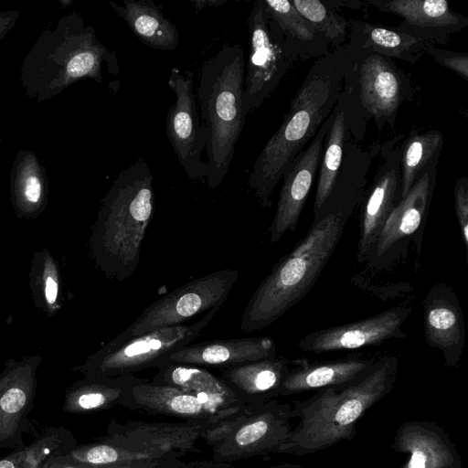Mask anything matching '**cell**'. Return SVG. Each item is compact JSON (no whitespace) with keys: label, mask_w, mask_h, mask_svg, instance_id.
<instances>
[{"label":"cell","mask_w":468,"mask_h":468,"mask_svg":"<svg viewBox=\"0 0 468 468\" xmlns=\"http://www.w3.org/2000/svg\"><path fill=\"white\" fill-rule=\"evenodd\" d=\"M0 468H16L13 462L8 460L0 461Z\"/></svg>","instance_id":"cell-43"},{"label":"cell","mask_w":468,"mask_h":468,"mask_svg":"<svg viewBox=\"0 0 468 468\" xmlns=\"http://www.w3.org/2000/svg\"><path fill=\"white\" fill-rule=\"evenodd\" d=\"M168 86L176 96L165 115V131L174 153L191 180L207 176V163L202 153L207 144V130L199 122L194 78L191 70L171 69Z\"/></svg>","instance_id":"cell-11"},{"label":"cell","mask_w":468,"mask_h":468,"mask_svg":"<svg viewBox=\"0 0 468 468\" xmlns=\"http://www.w3.org/2000/svg\"><path fill=\"white\" fill-rule=\"evenodd\" d=\"M376 361L375 358H345L303 363L291 369L278 388L275 398L352 384L366 376Z\"/></svg>","instance_id":"cell-24"},{"label":"cell","mask_w":468,"mask_h":468,"mask_svg":"<svg viewBox=\"0 0 468 468\" xmlns=\"http://www.w3.org/2000/svg\"><path fill=\"white\" fill-rule=\"evenodd\" d=\"M154 205L153 175L139 159L112 182L91 228L90 254L107 277L123 282L136 271Z\"/></svg>","instance_id":"cell-2"},{"label":"cell","mask_w":468,"mask_h":468,"mask_svg":"<svg viewBox=\"0 0 468 468\" xmlns=\"http://www.w3.org/2000/svg\"><path fill=\"white\" fill-rule=\"evenodd\" d=\"M72 457L76 463L96 465L167 461L150 452L132 451L104 441L83 446L74 452Z\"/></svg>","instance_id":"cell-35"},{"label":"cell","mask_w":468,"mask_h":468,"mask_svg":"<svg viewBox=\"0 0 468 468\" xmlns=\"http://www.w3.org/2000/svg\"><path fill=\"white\" fill-rule=\"evenodd\" d=\"M135 37L144 45L158 50L175 49L180 42L179 32L152 0H123L122 5L110 2Z\"/></svg>","instance_id":"cell-29"},{"label":"cell","mask_w":468,"mask_h":468,"mask_svg":"<svg viewBox=\"0 0 468 468\" xmlns=\"http://www.w3.org/2000/svg\"><path fill=\"white\" fill-rule=\"evenodd\" d=\"M215 420H184L157 422L112 420L107 436L101 441L137 452L155 454L165 460L180 459L189 452H197V441Z\"/></svg>","instance_id":"cell-12"},{"label":"cell","mask_w":468,"mask_h":468,"mask_svg":"<svg viewBox=\"0 0 468 468\" xmlns=\"http://www.w3.org/2000/svg\"><path fill=\"white\" fill-rule=\"evenodd\" d=\"M427 55L432 57L441 66L455 72L463 80L468 81V53L431 46L427 49Z\"/></svg>","instance_id":"cell-37"},{"label":"cell","mask_w":468,"mask_h":468,"mask_svg":"<svg viewBox=\"0 0 468 468\" xmlns=\"http://www.w3.org/2000/svg\"><path fill=\"white\" fill-rule=\"evenodd\" d=\"M392 448L409 458L401 468H461V456L448 434L434 422L402 423Z\"/></svg>","instance_id":"cell-21"},{"label":"cell","mask_w":468,"mask_h":468,"mask_svg":"<svg viewBox=\"0 0 468 468\" xmlns=\"http://www.w3.org/2000/svg\"><path fill=\"white\" fill-rule=\"evenodd\" d=\"M220 308L214 307L191 324H183L154 330L112 347L103 346L78 369L88 378H112L156 367L172 353L198 337Z\"/></svg>","instance_id":"cell-8"},{"label":"cell","mask_w":468,"mask_h":468,"mask_svg":"<svg viewBox=\"0 0 468 468\" xmlns=\"http://www.w3.org/2000/svg\"><path fill=\"white\" fill-rule=\"evenodd\" d=\"M383 13L402 18L396 28L435 46L468 27V17L453 11L445 0H365Z\"/></svg>","instance_id":"cell-16"},{"label":"cell","mask_w":468,"mask_h":468,"mask_svg":"<svg viewBox=\"0 0 468 468\" xmlns=\"http://www.w3.org/2000/svg\"><path fill=\"white\" fill-rule=\"evenodd\" d=\"M443 142L438 130L413 132L406 138L400 147L399 201L431 166L438 165Z\"/></svg>","instance_id":"cell-32"},{"label":"cell","mask_w":468,"mask_h":468,"mask_svg":"<svg viewBox=\"0 0 468 468\" xmlns=\"http://www.w3.org/2000/svg\"><path fill=\"white\" fill-rule=\"evenodd\" d=\"M28 277L36 307L53 317L62 306L61 276L58 264L48 249L34 253Z\"/></svg>","instance_id":"cell-33"},{"label":"cell","mask_w":468,"mask_h":468,"mask_svg":"<svg viewBox=\"0 0 468 468\" xmlns=\"http://www.w3.org/2000/svg\"><path fill=\"white\" fill-rule=\"evenodd\" d=\"M350 215L334 212L313 222L306 236L280 259L251 295L241 315L242 331L271 325L309 292L332 257Z\"/></svg>","instance_id":"cell-5"},{"label":"cell","mask_w":468,"mask_h":468,"mask_svg":"<svg viewBox=\"0 0 468 468\" xmlns=\"http://www.w3.org/2000/svg\"><path fill=\"white\" fill-rule=\"evenodd\" d=\"M422 311L428 346L441 351L448 367H457L465 346V327L453 289L443 282L435 283L422 301Z\"/></svg>","instance_id":"cell-17"},{"label":"cell","mask_w":468,"mask_h":468,"mask_svg":"<svg viewBox=\"0 0 468 468\" xmlns=\"http://www.w3.org/2000/svg\"><path fill=\"white\" fill-rule=\"evenodd\" d=\"M350 125L347 103L340 91L333 110V119L324 139L320 160L319 178L314 204V221L322 218L324 206L335 185L343 161L346 142L352 133Z\"/></svg>","instance_id":"cell-28"},{"label":"cell","mask_w":468,"mask_h":468,"mask_svg":"<svg viewBox=\"0 0 468 468\" xmlns=\"http://www.w3.org/2000/svg\"><path fill=\"white\" fill-rule=\"evenodd\" d=\"M346 44L312 65L290 101L282 122L258 155L248 179L250 190L264 207L297 155L332 113L350 69Z\"/></svg>","instance_id":"cell-1"},{"label":"cell","mask_w":468,"mask_h":468,"mask_svg":"<svg viewBox=\"0 0 468 468\" xmlns=\"http://www.w3.org/2000/svg\"><path fill=\"white\" fill-rule=\"evenodd\" d=\"M132 401V410L174 417L184 420L219 421L235 415L222 413L212 409L190 392L144 379H140L133 387Z\"/></svg>","instance_id":"cell-23"},{"label":"cell","mask_w":468,"mask_h":468,"mask_svg":"<svg viewBox=\"0 0 468 468\" xmlns=\"http://www.w3.org/2000/svg\"><path fill=\"white\" fill-rule=\"evenodd\" d=\"M269 16L278 25L301 61L319 58L332 49L327 39L303 17L289 0H262Z\"/></svg>","instance_id":"cell-30"},{"label":"cell","mask_w":468,"mask_h":468,"mask_svg":"<svg viewBox=\"0 0 468 468\" xmlns=\"http://www.w3.org/2000/svg\"><path fill=\"white\" fill-rule=\"evenodd\" d=\"M292 361L271 357L220 370V378L245 404L255 405L273 399L291 371Z\"/></svg>","instance_id":"cell-26"},{"label":"cell","mask_w":468,"mask_h":468,"mask_svg":"<svg viewBox=\"0 0 468 468\" xmlns=\"http://www.w3.org/2000/svg\"><path fill=\"white\" fill-rule=\"evenodd\" d=\"M325 2L335 9L344 6L358 10L365 5H367L365 0H325Z\"/></svg>","instance_id":"cell-41"},{"label":"cell","mask_w":468,"mask_h":468,"mask_svg":"<svg viewBox=\"0 0 468 468\" xmlns=\"http://www.w3.org/2000/svg\"><path fill=\"white\" fill-rule=\"evenodd\" d=\"M20 15L19 10L0 12V41L12 30Z\"/></svg>","instance_id":"cell-39"},{"label":"cell","mask_w":468,"mask_h":468,"mask_svg":"<svg viewBox=\"0 0 468 468\" xmlns=\"http://www.w3.org/2000/svg\"><path fill=\"white\" fill-rule=\"evenodd\" d=\"M400 181V147L382 152V162L363 204L356 261H367L380 232L395 207Z\"/></svg>","instance_id":"cell-18"},{"label":"cell","mask_w":468,"mask_h":468,"mask_svg":"<svg viewBox=\"0 0 468 468\" xmlns=\"http://www.w3.org/2000/svg\"><path fill=\"white\" fill-rule=\"evenodd\" d=\"M72 0H59L62 8H66L72 4Z\"/></svg>","instance_id":"cell-44"},{"label":"cell","mask_w":468,"mask_h":468,"mask_svg":"<svg viewBox=\"0 0 468 468\" xmlns=\"http://www.w3.org/2000/svg\"><path fill=\"white\" fill-rule=\"evenodd\" d=\"M453 197L462 239L468 251V177L466 176H460L455 181Z\"/></svg>","instance_id":"cell-38"},{"label":"cell","mask_w":468,"mask_h":468,"mask_svg":"<svg viewBox=\"0 0 468 468\" xmlns=\"http://www.w3.org/2000/svg\"><path fill=\"white\" fill-rule=\"evenodd\" d=\"M153 382L195 394L212 409L229 415L244 410L243 403L224 380L206 367L180 363H161Z\"/></svg>","instance_id":"cell-22"},{"label":"cell","mask_w":468,"mask_h":468,"mask_svg":"<svg viewBox=\"0 0 468 468\" xmlns=\"http://www.w3.org/2000/svg\"><path fill=\"white\" fill-rule=\"evenodd\" d=\"M255 405H249L244 410L219 420L204 431L200 439L211 448L218 445L246 420Z\"/></svg>","instance_id":"cell-36"},{"label":"cell","mask_w":468,"mask_h":468,"mask_svg":"<svg viewBox=\"0 0 468 468\" xmlns=\"http://www.w3.org/2000/svg\"><path fill=\"white\" fill-rule=\"evenodd\" d=\"M398 363L394 356H383L359 380L319 389L306 400L294 402L291 416L299 422L278 453L309 454L352 440L356 421L393 388Z\"/></svg>","instance_id":"cell-4"},{"label":"cell","mask_w":468,"mask_h":468,"mask_svg":"<svg viewBox=\"0 0 468 468\" xmlns=\"http://www.w3.org/2000/svg\"><path fill=\"white\" fill-rule=\"evenodd\" d=\"M103 63L109 73H119L115 51L98 39L79 13L67 14L55 28H44L25 56L20 67L24 94L39 103L82 79L102 83Z\"/></svg>","instance_id":"cell-3"},{"label":"cell","mask_w":468,"mask_h":468,"mask_svg":"<svg viewBox=\"0 0 468 468\" xmlns=\"http://www.w3.org/2000/svg\"><path fill=\"white\" fill-rule=\"evenodd\" d=\"M333 119V112L317 133L294 159L282 178L276 211L269 228L270 241L278 242L288 231L295 230L319 169L325 136Z\"/></svg>","instance_id":"cell-15"},{"label":"cell","mask_w":468,"mask_h":468,"mask_svg":"<svg viewBox=\"0 0 468 468\" xmlns=\"http://www.w3.org/2000/svg\"><path fill=\"white\" fill-rule=\"evenodd\" d=\"M349 48L372 52L411 65L417 63L433 43L398 30L359 19L348 20Z\"/></svg>","instance_id":"cell-25"},{"label":"cell","mask_w":468,"mask_h":468,"mask_svg":"<svg viewBox=\"0 0 468 468\" xmlns=\"http://www.w3.org/2000/svg\"><path fill=\"white\" fill-rule=\"evenodd\" d=\"M296 10L336 48L346 44L348 20L325 0H292Z\"/></svg>","instance_id":"cell-34"},{"label":"cell","mask_w":468,"mask_h":468,"mask_svg":"<svg viewBox=\"0 0 468 468\" xmlns=\"http://www.w3.org/2000/svg\"><path fill=\"white\" fill-rule=\"evenodd\" d=\"M239 277L225 269L189 281L147 306L122 333L104 346H115L143 334L185 324L201 313L222 307Z\"/></svg>","instance_id":"cell-10"},{"label":"cell","mask_w":468,"mask_h":468,"mask_svg":"<svg viewBox=\"0 0 468 468\" xmlns=\"http://www.w3.org/2000/svg\"><path fill=\"white\" fill-rule=\"evenodd\" d=\"M140 379L133 375L85 377L72 386L69 405L79 411L105 410L114 406L132 410V388Z\"/></svg>","instance_id":"cell-31"},{"label":"cell","mask_w":468,"mask_h":468,"mask_svg":"<svg viewBox=\"0 0 468 468\" xmlns=\"http://www.w3.org/2000/svg\"><path fill=\"white\" fill-rule=\"evenodd\" d=\"M290 404L275 399L256 404L246 420L212 448V460L230 463L278 452L292 434Z\"/></svg>","instance_id":"cell-13"},{"label":"cell","mask_w":468,"mask_h":468,"mask_svg":"<svg viewBox=\"0 0 468 468\" xmlns=\"http://www.w3.org/2000/svg\"><path fill=\"white\" fill-rule=\"evenodd\" d=\"M247 26L249 56L243 83L246 115L259 108L294 64L301 61L296 50L269 16L262 0L253 4Z\"/></svg>","instance_id":"cell-9"},{"label":"cell","mask_w":468,"mask_h":468,"mask_svg":"<svg viewBox=\"0 0 468 468\" xmlns=\"http://www.w3.org/2000/svg\"><path fill=\"white\" fill-rule=\"evenodd\" d=\"M276 350L274 339L269 336L216 339L189 344L161 363H180L221 370L274 357Z\"/></svg>","instance_id":"cell-20"},{"label":"cell","mask_w":468,"mask_h":468,"mask_svg":"<svg viewBox=\"0 0 468 468\" xmlns=\"http://www.w3.org/2000/svg\"><path fill=\"white\" fill-rule=\"evenodd\" d=\"M9 185L11 204L18 218L33 219L45 210L48 180L45 166L34 152L18 151L12 163Z\"/></svg>","instance_id":"cell-27"},{"label":"cell","mask_w":468,"mask_h":468,"mask_svg":"<svg viewBox=\"0 0 468 468\" xmlns=\"http://www.w3.org/2000/svg\"><path fill=\"white\" fill-rule=\"evenodd\" d=\"M170 468H237L232 466L228 463L217 462L214 460H200V461H192L188 463H185L183 461H179L176 464Z\"/></svg>","instance_id":"cell-40"},{"label":"cell","mask_w":468,"mask_h":468,"mask_svg":"<svg viewBox=\"0 0 468 468\" xmlns=\"http://www.w3.org/2000/svg\"><path fill=\"white\" fill-rule=\"evenodd\" d=\"M244 75V50L237 43L223 44L200 69L196 97L207 130L206 182L210 189L228 174L245 123Z\"/></svg>","instance_id":"cell-6"},{"label":"cell","mask_w":468,"mask_h":468,"mask_svg":"<svg viewBox=\"0 0 468 468\" xmlns=\"http://www.w3.org/2000/svg\"><path fill=\"white\" fill-rule=\"evenodd\" d=\"M411 312L410 306H394L359 321L314 331L299 339L296 347L301 351L322 354L406 338L403 325Z\"/></svg>","instance_id":"cell-14"},{"label":"cell","mask_w":468,"mask_h":468,"mask_svg":"<svg viewBox=\"0 0 468 468\" xmlns=\"http://www.w3.org/2000/svg\"><path fill=\"white\" fill-rule=\"evenodd\" d=\"M437 165L431 166L394 207L367 261H378L422 230L432 199Z\"/></svg>","instance_id":"cell-19"},{"label":"cell","mask_w":468,"mask_h":468,"mask_svg":"<svg viewBox=\"0 0 468 468\" xmlns=\"http://www.w3.org/2000/svg\"><path fill=\"white\" fill-rule=\"evenodd\" d=\"M227 2L228 0H190V4L196 11H201L208 7H218Z\"/></svg>","instance_id":"cell-42"},{"label":"cell","mask_w":468,"mask_h":468,"mask_svg":"<svg viewBox=\"0 0 468 468\" xmlns=\"http://www.w3.org/2000/svg\"><path fill=\"white\" fill-rule=\"evenodd\" d=\"M347 48L351 66L341 91L358 141L363 138L364 126L369 119L378 131L386 125L394 127L399 108L412 100L414 92L410 76L392 58L353 50L348 46Z\"/></svg>","instance_id":"cell-7"},{"label":"cell","mask_w":468,"mask_h":468,"mask_svg":"<svg viewBox=\"0 0 468 468\" xmlns=\"http://www.w3.org/2000/svg\"><path fill=\"white\" fill-rule=\"evenodd\" d=\"M2 139H1V136H0V143H1Z\"/></svg>","instance_id":"cell-45"}]
</instances>
